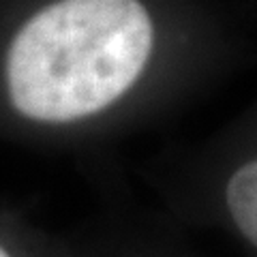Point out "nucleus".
Here are the masks:
<instances>
[{"label": "nucleus", "instance_id": "nucleus-1", "mask_svg": "<svg viewBox=\"0 0 257 257\" xmlns=\"http://www.w3.org/2000/svg\"><path fill=\"white\" fill-rule=\"evenodd\" d=\"M152 45L155 24L140 0H54L9 45V101L32 122L90 118L135 86Z\"/></svg>", "mask_w": 257, "mask_h": 257}, {"label": "nucleus", "instance_id": "nucleus-3", "mask_svg": "<svg viewBox=\"0 0 257 257\" xmlns=\"http://www.w3.org/2000/svg\"><path fill=\"white\" fill-rule=\"evenodd\" d=\"M0 257H11V255H9V253H7V251H5V248H3V246H0Z\"/></svg>", "mask_w": 257, "mask_h": 257}, {"label": "nucleus", "instance_id": "nucleus-2", "mask_svg": "<svg viewBox=\"0 0 257 257\" xmlns=\"http://www.w3.org/2000/svg\"><path fill=\"white\" fill-rule=\"evenodd\" d=\"M225 202L236 227L257 248V159H251L231 174Z\"/></svg>", "mask_w": 257, "mask_h": 257}]
</instances>
